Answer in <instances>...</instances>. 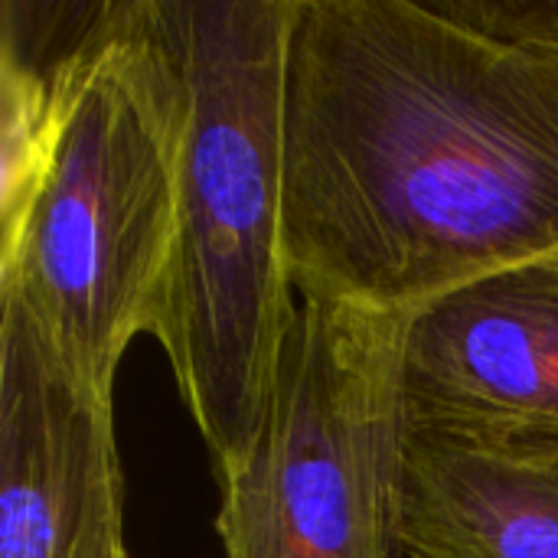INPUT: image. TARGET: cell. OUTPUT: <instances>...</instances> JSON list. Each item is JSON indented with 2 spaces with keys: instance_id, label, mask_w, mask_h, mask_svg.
I'll use <instances>...</instances> for the list:
<instances>
[{
  "instance_id": "obj_9",
  "label": "cell",
  "mask_w": 558,
  "mask_h": 558,
  "mask_svg": "<svg viewBox=\"0 0 558 558\" xmlns=\"http://www.w3.org/2000/svg\"><path fill=\"white\" fill-rule=\"evenodd\" d=\"M435 7L497 43L558 52V0H435Z\"/></svg>"
},
{
  "instance_id": "obj_1",
  "label": "cell",
  "mask_w": 558,
  "mask_h": 558,
  "mask_svg": "<svg viewBox=\"0 0 558 558\" xmlns=\"http://www.w3.org/2000/svg\"><path fill=\"white\" fill-rule=\"evenodd\" d=\"M298 294L383 314L558 255V52L435 0H298L284 56Z\"/></svg>"
},
{
  "instance_id": "obj_5",
  "label": "cell",
  "mask_w": 558,
  "mask_h": 558,
  "mask_svg": "<svg viewBox=\"0 0 558 558\" xmlns=\"http://www.w3.org/2000/svg\"><path fill=\"white\" fill-rule=\"evenodd\" d=\"M409 432L468 445H558V255L461 284L402 324Z\"/></svg>"
},
{
  "instance_id": "obj_7",
  "label": "cell",
  "mask_w": 558,
  "mask_h": 558,
  "mask_svg": "<svg viewBox=\"0 0 558 558\" xmlns=\"http://www.w3.org/2000/svg\"><path fill=\"white\" fill-rule=\"evenodd\" d=\"M399 543L412 558H558V445L405 428Z\"/></svg>"
},
{
  "instance_id": "obj_6",
  "label": "cell",
  "mask_w": 558,
  "mask_h": 558,
  "mask_svg": "<svg viewBox=\"0 0 558 558\" xmlns=\"http://www.w3.org/2000/svg\"><path fill=\"white\" fill-rule=\"evenodd\" d=\"M111 399L0 291V558H131Z\"/></svg>"
},
{
  "instance_id": "obj_3",
  "label": "cell",
  "mask_w": 558,
  "mask_h": 558,
  "mask_svg": "<svg viewBox=\"0 0 558 558\" xmlns=\"http://www.w3.org/2000/svg\"><path fill=\"white\" fill-rule=\"evenodd\" d=\"M180 78L154 0H111L23 209L0 226V291L111 399L157 327L177 232Z\"/></svg>"
},
{
  "instance_id": "obj_2",
  "label": "cell",
  "mask_w": 558,
  "mask_h": 558,
  "mask_svg": "<svg viewBox=\"0 0 558 558\" xmlns=\"http://www.w3.org/2000/svg\"><path fill=\"white\" fill-rule=\"evenodd\" d=\"M294 3L154 0L180 78L177 232L154 337L216 474L248 448L298 311L284 245Z\"/></svg>"
},
{
  "instance_id": "obj_8",
  "label": "cell",
  "mask_w": 558,
  "mask_h": 558,
  "mask_svg": "<svg viewBox=\"0 0 558 558\" xmlns=\"http://www.w3.org/2000/svg\"><path fill=\"white\" fill-rule=\"evenodd\" d=\"M111 0H3V199L10 222L29 199L62 121L75 69Z\"/></svg>"
},
{
  "instance_id": "obj_4",
  "label": "cell",
  "mask_w": 558,
  "mask_h": 558,
  "mask_svg": "<svg viewBox=\"0 0 558 558\" xmlns=\"http://www.w3.org/2000/svg\"><path fill=\"white\" fill-rule=\"evenodd\" d=\"M405 314L298 294L235 464L216 474L226 558H396Z\"/></svg>"
}]
</instances>
